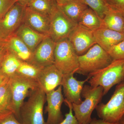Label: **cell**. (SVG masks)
Listing matches in <instances>:
<instances>
[{
    "instance_id": "1",
    "label": "cell",
    "mask_w": 124,
    "mask_h": 124,
    "mask_svg": "<svg viewBox=\"0 0 124 124\" xmlns=\"http://www.w3.org/2000/svg\"><path fill=\"white\" fill-rule=\"evenodd\" d=\"M88 81L93 87L102 86L103 96L111 89L124 80V59L113 60L108 66L89 75Z\"/></svg>"
},
{
    "instance_id": "2",
    "label": "cell",
    "mask_w": 124,
    "mask_h": 124,
    "mask_svg": "<svg viewBox=\"0 0 124 124\" xmlns=\"http://www.w3.org/2000/svg\"><path fill=\"white\" fill-rule=\"evenodd\" d=\"M103 89L102 86L93 87L85 85L81 93V97L85 99L80 104L72 103L75 116L79 124H88L92 120L93 111L99 104L103 96Z\"/></svg>"
},
{
    "instance_id": "3",
    "label": "cell",
    "mask_w": 124,
    "mask_h": 124,
    "mask_svg": "<svg viewBox=\"0 0 124 124\" xmlns=\"http://www.w3.org/2000/svg\"><path fill=\"white\" fill-rule=\"evenodd\" d=\"M46 94L39 86L31 91L20 108V122L23 124H46L44 117Z\"/></svg>"
},
{
    "instance_id": "4",
    "label": "cell",
    "mask_w": 124,
    "mask_h": 124,
    "mask_svg": "<svg viewBox=\"0 0 124 124\" xmlns=\"http://www.w3.org/2000/svg\"><path fill=\"white\" fill-rule=\"evenodd\" d=\"M100 119L111 124H119L124 114V80L117 85L110 99L106 104L100 103L95 108Z\"/></svg>"
},
{
    "instance_id": "5",
    "label": "cell",
    "mask_w": 124,
    "mask_h": 124,
    "mask_svg": "<svg viewBox=\"0 0 124 124\" xmlns=\"http://www.w3.org/2000/svg\"><path fill=\"white\" fill-rule=\"evenodd\" d=\"M78 60L79 69L76 73L88 76L108 66L113 60L106 51L96 44L84 54L79 56Z\"/></svg>"
},
{
    "instance_id": "6",
    "label": "cell",
    "mask_w": 124,
    "mask_h": 124,
    "mask_svg": "<svg viewBox=\"0 0 124 124\" xmlns=\"http://www.w3.org/2000/svg\"><path fill=\"white\" fill-rule=\"evenodd\" d=\"M12 95L13 113L20 121V108L31 91L39 87L37 81L16 73L9 79Z\"/></svg>"
},
{
    "instance_id": "7",
    "label": "cell",
    "mask_w": 124,
    "mask_h": 124,
    "mask_svg": "<svg viewBox=\"0 0 124 124\" xmlns=\"http://www.w3.org/2000/svg\"><path fill=\"white\" fill-rule=\"evenodd\" d=\"M78 57L68 38L56 42L54 64L63 74L76 72L79 68Z\"/></svg>"
},
{
    "instance_id": "8",
    "label": "cell",
    "mask_w": 124,
    "mask_h": 124,
    "mask_svg": "<svg viewBox=\"0 0 124 124\" xmlns=\"http://www.w3.org/2000/svg\"><path fill=\"white\" fill-rule=\"evenodd\" d=\"M49 36L55 42L67 39L78 24L67 17L56 5L49 15Z\"/></svg>"
},
{
    "instance_id": "9",
    "label": "cell",
    "mask_w": 124,
    "mask_h": 124,
    "mask_svg": "<svg viewBox=\"0 0 124 124\" xmlns=\"http://www.w3.org/2000/svg\"><path fill=\"white\" fill-rule=\"evenodd\" d=\"M25 7L16 2L0 19V35L5 40L14 35L23 23Z\"/></svg>"
},
{
    "instance_id": "10",
    "label": "cell",
    "mask_w": 124,
    "mask_h": 124,
    "mask_svg": "<svg viewBox=\"0 0 124 124\" xmlns=\"http://www.w3.org/2000/svg\"><path fill=\"white\" fill-rule=\"evenodd\" d=\"M68 39L78 56L84 54L93 46L97 44L93 31L79 24L72 32Z\"/></svg>"
},
{
    "instance_id": "11",
    "label": "cell",
    "mask_w": 124,
    "mask_h": 124,
    "mask_svg": "<svg viewBox=\"0 0 124 124\" xmlns=\"http://www.w3.org/2000/svg\"><path fill=\"white\" fill-rule=\"evenodd\" d=\"M64 100L61 85L57 89L46 94L47 106L45 112L48 114L46 124H58L64 119L61 108Z\"/></svg>"
},
{
    "instance_id": "12",
    "label": "cell",
    "mask_w": 124,
    "mask_h": 124,
    "mask_svg": "<svg viewBox=\"0 0 124 124\" xmlns=\"http://www.w3.org/2000/svg\"><path fill=\"white\" fill-rule=\"evenodd\" d=\"M55 44L49 36L46 37L33 51L31 63L41 69L54 64Z\"/></svg>"
},
{
    "instance_id": "13",
    "label": "cell",
    "mask_w": 124,
    "mask_h": 124,
    "mask_svg": "<svg viewBox=\"0 0 124 124\" xmlns=\"http://www.w3.org/2000/svg\"><path fill=\"white\" fill-rule=\"evenodd\" d=\"M75 73L63 74L61 85L63 89L65 99L72 103L79 104L82 101L81 93L85 84L90 77L88 76L84 80H78L74 77Z\"/></svg>"
},
{
    "instance_id": "14",
    "label": "cell",
    "mask_w": 124,
    "mask_h": 124,
    "mask_svg": "<svg viewBox=\"0 0 124 124\" xmlns=\"http://www.w3.org/2000/svg\"><path fill=\"white\" fill-rule=\"evenodd\" d=\"M63 73L54 64L41 69L37 81L46 94L61 85Z\"/></svg>"
},
{
    "instance_id": "15",
    "label": "cell",
    "mask_w": 124,
    "mask_h": 124,
    "mask_svg": "<svg viewBox=\"0 0 124 124\" xmlns=\"http://www.w3.org/2000/svg\"><path fill=\"white\" fill-rule=\"evenodd\" d=\"M49 16L46 15L26 6L23 23L33 30L49 36L50 30Z\"/></svg>"
},
{
    "instance_id": "16",
    "label": "cell",
    "mask_w": 124,
    "mask_h": 124,
    "mask_svg": "<svg viewBox=\"0 0 124 124\" xmlns=\"http://www.w3.org/2000/svg\"><path fill=\"white\" fill-rule=\"evenodd\" d=\"M96 43L107 51L112 46L124 40V34L102 27L93 31Z\"/></svg>"
},
{
    "instance_id": "17",
    "label": "cell",
    "mask_w": 124,
    "mask_h": 124,
    "mask_svg": "<svg viewBox=\"0 0 124 124\" xmlns=\"http://www.w3.org/2000/svg\"><path fill=\"white\" fill-rule=\"evenodd\" d=\"M14 35L22 40L32 52L41 41L49 36L36 31L23 23Z\"/></svg>"
},
{
    "instance_id": "18",
    "label": "cell",
    "mask_w": 124,
    "mask_h": 124,
    "mask_svg": "<svg viewBox=\"0 0 124 124\" xmlns=\"http://www.w3.org/2000/svg\"><path fill=\"white\" fill-rule=\"evenodd\" d=\"M6 45L10 50L22 62L31 63L32 58V52L27 46L15 35L7 40Z\"/></svg>"
},
{
    "instance_id": "19",
    "label": "cell",
    "mask_w": 124,
    "mask_h": 124,
    "mask_svg": "<svg viewBox=\"0 0 124 124\" xmlns=\"http://www.w3.org/2000/svg\"><path fill=\"white\" fill-rule=\"evenodd\" d=\"M9 79L0 86V117L13 113L12 95Z\"/></svg>"
},
{
    "instance_id": "20",
    "label": "cell",
    "mask_w": 124,
    "mask_h": 124,
    "mask_svg": "<svg viewBox=\"0 0 124 124\" xmlns=\"http://www.w3.org/2000/svg\"><path fill=\"white\" fill-rule=\"evenodd\" d=\"M102 27L123 33L124 28V16L110 8L102 19Z\"/></svg>"
},
{
    "instance_id": "21",
    "label": "cell",
    "mask_w": 124,
    "mask_h": 124,
    "mask_svg": "<svg viewBox=\"0 0 124 124\" xmlns=\"http://www.w3.org/2000/svg\"><path fill=\"white\" fill-rule=\"evenodd\" d=\"M78 24L93 31L102 27V19L95 11L89 7L80 17Z\"/></svg>"
},
{
    "instance_id": "22",
    "label": "cell",
    "mask_w": 124,
    "mask_h": 124,
    "mask_svg": "<svg viewBox=\"0 0 124 124\" xmlns=\"http://www.w3.org/2000/svg\"><path fill=\"white\" fill-rule=\"evenodd\" d=\"M22 62L8 49L0 67V73L9 78L16 73Z\"/></svg>"
},
{
    "instance_id": "23",
    "label": "cell",
    "mask_w": 124,
    "mask_h": 124,
    "mask_svg": "<svg viewBox=\"0 0 124 124\" xmlns=\"http://www.w3.org/2000/svg\"><path fill=\"white\" fill-rule=\"evenodd\" d=\"M59 7L68 17L78 23L84 11L88 8L80 0H74Z\"/></svg>"
},
{
    "instance_id": "24",
    "label": "cell",
    "mask_w": 124,
    "mask_h": 124,
    "mask_svg": "<svg viewBox=\"0 0 124 124\" xmlns=\"http://www.w3.org/2000/svg\"><path fill=\"white\" fill-rule=\"evenodd\" d=\"M57 5L54 0H31L27 6L41 13L49 16Z\"/></svg>"
},
{
    "instance_id": "25",
    "label": "cell",
    "mask_w": 124,
    "mask_h": 124,
    "mask_svg": "<svg viewBox=\"0 0 124 124\" xmlns=\"http://www.w3.org/2000/svg\"><path fill=\"white\" fill-rule=\"evenodd\" d=\"M42 69L30 63L22 62L16 73L37 81Z\"/></svg>"
},
{
    "instance_id": "26",
    "label": "cell",
    "mask_w": 124,
    "mask_h": 124,
    "mask_svg": "<svg viewBox=\"0 0 124 124\" xmlns=\"http://www.w3.org/2000/svg\"><path fill=\"white\" fill-rule=\"evenodd\" d=\"M94 10L102 19L110 8L106 0H80Z\"/></svg>"
},
{
    "instance_id": "27",
    "label": "cell",
    "mask_w": 124,
    "mask_h": 124,
    "mask_svg": "<svg viewBox=\"0 0 124 124\" xmlns=\"http://www.w3.org/2000/svg\"><path fill=\"white\" fill-rule=\"evenodd\" d=\"M107 52L113 60L124 59V40L112 46Z\"/></svg>"
},
{
    "instance_id": "28",
    "label": "cell",
    "mask_w": 124,
    "mask_h": 124,
    "mask_svg": "<svg viewBox=\"0 0 124 124\" xmlns=\"http://www.w3.org/2000/svg\"><path fill=\"white\" fill-rule=\"evenodd\" d=\"M64 102L69 108V112L65 114V118L63 120L58 124H79L75 116L73 115L72 103L65 99Z\"/></svg>"
},
{
    "instance_id": "29",
    "label": "cell",
    "mask_w": 124,
    "mask_h": 124,
    "mask_svg": "<svg viewBox=\"0 0 124 124\" xmlns=\"http://www.w3.org/2000/svg\"><path fill=\"white\" fill-rule=\"evenodd\" d=\"M109 8L124 16V0H106Z\"/></svg>"
},
{
    "instance_id": "30",
    "label": "cell",
    "mask_w": 124,
    "mask_h": 124,
    "mask_svg": "<svg viewBox=\"0 0 124 124\" xmlns=\"http://www.w3.org/2000/svg\"><path fill=\"white\" fill-rule=\"evenodd\" d=\"M16 2L17 0H0V19Z\"/></svg>"
},
{
    "instance_id": "31",
    "label": "cell",
    "mask_w": 124,
    "mask_h": 124,
    "mask_svg": "<svg viewBox=\"0 0 124 124\" xmlns=\"http://www.w3.org/2000/svg\"><path fill=\"white\" fill-rule=\"evenodd\" d=\"M0 124H23L17 119L13 113L0 117Z\"/></svg>"
},
{
    "instance_id": "32",
    "label": "cell",
    "mask_w": 124,
    "mask_h": 124,
    "mask_svg": "<svg viewBox=\"0 0 124 124\" xmlns=\"http://www.w3.org/2000/svg\"><path fill=\"white\" fill-rule=\"evenodd\" d=\"M8 50V49L6 45V43L4 45L0 46V67L7 54Z\"/></svg>"
},
{
    "instance_id": "33",
    "label": "cell",
    "mask_w": 124,
    "mask_h": 124,
    "mask_svg": "<svg viewBox=\"0 0 124 124\" xmlns=\"http://www.w3.org/2000/svg\"><path fill=\"white\" fill-rule=\"evenodd\" d=\"M111 124L104 122L103 120L99 119H97L95 118H93L90 124Z\"/></svg>"
},
{
    "instance_id": "34",
    "label": "cell",
    "mask_w": 124,
    "mask_h": 124,
    "mask_svg": "<svg viewBox=\"0 0 124 124\" xmlns=\"http://www.w3.org/2000/svg\"><path fill=\"white\" fill-rule=\"evenodd\" d=\"M73 0H55L56 3L58 6H62Z\"/></svg>"
},
{
    "instance_id": "35",
    "label": "cell",
    "mask_w": 124,
    "mask_h": 124,
    "mask_svg": "<svg viewBox=\"0 0 124 124\" xmlns=\"http://www.w3.org/2000/svg\"><path fill=\"white\" fill-rule=\"evenodd\" d=\"M9 79L0 73V86L6 82Z\"/></svg>"
},
{
    "instance_id": "36",
    "label": "cell",
    "mask_w": 124,
    "mask_h": 124,
    "mask_svg": "<svg viewBox=\"0 0 124 124\" xmlns=\"http://www.w3.org/2000/svg\"><path fill=\"white\" fill-rule=\"evenodd\" d=\"M31 0H17V2L20 4L26 7L31 1Z\"/></svg>"
},
{
    "instance_id": "37",
    "label": "cell",
    "mask_w": 124,
    "mask_h": 124,
    "mask_svg": "<svg viewBox=\"0 0 124 124\" xmlns=\"http://www.w3.org/2000/svg\"><path fill=\"white\" fill-rule=\"evenodd\" d=\"M7 41L5 40L0 35V46L2 45H4L6 44L7 42Z\"/></svg>"
},
{
    "instance_id": "38",
    "label": "cell",
    "mask_w": 124,
    "mask_h": 124,
    "mask_svg": "<svg viewBox=\"0 0 124 124\" xmlns=\"http://www.w3.org/2000/svg\"><path fill=\"white\" fill-rule=\"evenodd\" d=\"M119 124H124V114L122 117H121V119L120 120L119 122Z\"/></svg>"
},
{
    "instance_id": "39",
    "label": "cell",
    "mask_w": 124,
    "mask_h": 124,
    "mask_svg": "<svg viewBox=\"0 0 124 124\" xmlns=\"http://www.w3.org/2000/svg\"><path fill=\"white\" fill-rule=\"evenodd\" d=\"M123 33H124V31H123Z\"/></svg>"
},
{
    "instance_id": "40",
    "label": "cell",
    "mask_w": 124,
    "mask_h": 124,
    "mask_svg": "<svg viewBox=\"0 0 124 124\" xmlns=\"http://www.w3.org/2000/svg\"><path fill=\"white\" fill-rule=\"evenodd\" d=\"M55 0V1H55V0Z\"/></svg>"
}]
</instances>
